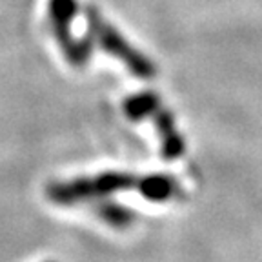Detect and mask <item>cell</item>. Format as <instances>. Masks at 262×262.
<instances>
[{
    "mask_svg": "<svg viewBox=\"0 0 262 262\" xmlns=\"http://www.w3.org/2000/svg\"><path fill=\"white\" fill-rule=\"evenodd\" d=\"M139 177L126 171H106L95 177H78L48 186V199L57 206H77L80 202L100 201L119 191L137 189Z\"/></svg>",
    "mask_w": 262,
    "mask_h": 262,
    "instance_id": "6da1fadb",
    "label": "cell"
},
{
    "mask_svg": "<svg viewBox=\"0 0 262 262\" xmlns=\"http://www.w3.org/2000/svg\"><path fill=\"white\" fill-rule=\"evenodd\" d=\"M84 16H86L88 31H90V38L93 46H98L107 55L122 62L135 77L144 78V80L155 77V64L146 55L140 53L137 48H133L122 33L117 28H113L95 6H86Z\"/></svg>",
    "mask_w": 262,
    "mask_h": 262,
    "instance_id": "7a4b0ae2",
    "label": "cell"
},
{
    "mask_svg": "<svg viewBox=\"0 0 262 262\" xmlns=\"http://www.w3.org/2000/svg\"><path fill=\"white\" fill-rule=\"evenodd\" d=\"M49 11V22H51V29L55 33L58 46H60L62 53H64L66 60L71 66H84L91 57L93 51V42L91 38H77L71 33L70 24L77 16L78 4L77 0H49L48 4Z\"/></svg>",
    "mask_w": 262,
    "mask_h": 262,
    "instance_id": "3957f363",
    "label": "cell"
},
{
    "mask_svg": "<svg viewBox=\"0 0 262 262\" xmlns=\"http://www.w3.org/2000/svg\"><path fill=\"white\" fill-rule=\"evenodd\" d=\"M149 119L153 120V124L157 127V133H159L164 159L175 160L179 157H182V153L186 149L184 139L180 137L179 129H177L175 117L171 115V111H168L162 104H159L153 110V113L149 115Z\"/></svg>",
    "mask_w": 262,
    "mask_h": 262,
    "instance_id": "277c9868",
    "label": "cell"
},
{
    "mask_svg": "<svg viewBox=\"0 0 262 262\" xmlns=\"http://www.w3.org/2000/svg\"><path fill=\"white\" fill-rule=\"evenodd\" d=\"M135 191L151 202H166L171 201L179 193V182L166 173H153V175L139 177Z\"/></svg>",
    "mask_w": 262,
    "mask_h": 262,
    "instance_id": "5b68a950",
    "label": "cell"
},
{
    "mask_svg": "<svg viewBox=\"0 0 262 262\" xmlns=\"http://www.w3.org/2000/svg\"><path fill=\"white\" fill-rule=\"evenodd\" d=\"M95 211L111 228H127L133 222V211L124 208L119 202L110 201V199L95 202Z\"/></svg>",
    "mask_w": 262,
    "mask_h": 262,
    "instance_id": "8992f818",
    "label": "cell"
},
{
    "mask_svg": "<svg viewBox=\"0 0 262 262\" xmlns=\"http://www.w3.org/2000/svg\"><path fill=\"white\" fill-rule=\"evenodd\" d=\"M160 104V98L153 91H142V93L131 95L124 100V113L131 120L149 119L157 106Z\"/></svg>",
    "mask_w": 262,
    "mask_h": 262,
    "instance_id": "52a82bcc",
    "label": "cell"
},
{
    "mask_svg": "<svg viewBox=\"0 0 262 262\" xmlns=\"http://www.w3.org/2000/svg\"><path fill=\"white\" fill-rule=\"evenodd\" d=\"M46 262H55V260H46Z\"/></svg>",
    "mask_w": 262,
    "mask_h": 262,
    "instance_id": "ba28073f",
    "label": "cell"
}]
</instances>
